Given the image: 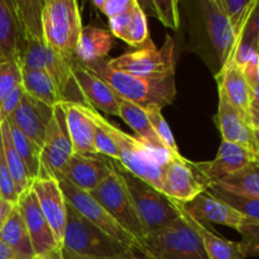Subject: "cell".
<instances>
[{"label":"cell","instance_id":"6da1fadb","mask_svg":"<svg viewBox=\"0 0 259 259\" xmlns=\"http://www.w3.org/2000/svg\"><path fill=\"white\" fill-rule=\"evenodd\" d=\"M19 27V56L22 70H43L51 76L60 94L61 103L88 105L67 62L52 52L45 40L42 29L40 0H13Z\"/></svg>","mask_w":259,"mask_h":259},{"label":"cell","instance_id":"7a4b0ae2","mask_svg":"<svg viewBox=\"0 0 259 259\" xmlns=\"http://www.w3.org/2000/svg\"><path fill=\"white\" fill-rule=\"evenodd\" d=\"M81 63V62H80ZM86 70L103 78L123 100L131 101L146 110L149 106H164L172 104L176 98L175 76L162 78H146L123 71L111 70L105 60L81 63Z\"/></svg>","mask_w":259,"mask_h":259},{"label":"cell","instance_id":"3957f363","mask_svg":"<svg viewBox=\"0 0 259 259\" xmlns=\"http://www.w3.org/2000/svg\"><path fill=\"white\" fill-rule=\"evenodd\" d=\"M81 108L94 123L111 137L119 152V163L126 171L162 192V166L167 159L162 158L158 153L148 148L137 137L129 136L114 125L91 106L81 105Z\"/></svg>","mask_w":259,"mask_h":259},{"label":"cell","instance_id":"277c9868","mask_svg":"<svg viewBox=\"0 0 259 259\" xmlns=\"http://www.w3.org/2000/svg\"><path fill=\"white\" fill-rule=\"evenodd\" d=\"M111 162L125 184L147 235L171 227L181 218L176 201L126 171L118 161L111 159Z\"/></svg>","mask_w":259,"mask_h":259},{"label":"cell","instance_id":"5b68a950","mask_svg":"<svg viewBox=\"0 0 259 259\" xmlns=\"http://www.w3.org/2000/svg\"><path fill=\"white\" fill-rule=\"evenodd\" d=\"M42 29L45 40L53 53L67 62L75 60L80 38V8L76 0H46L42 7Z\"/></svg>","mask_w":259,"mask_h":259},{"label":"cell","instance_id":"8992f818","mask_svg":"<svg viewBox=\"0 0 259 259\" xmlns=\"http://www.w3.org/2000/svg\"><path fill=\"white\" fill-rule=\"evenodd\" d=\"M139 252L147 259H207L201 239L182 217L171 227L147 235Z\"/></svg>","mask_w":259,"mask_h":259},{"label":"cell","instance_id":"52a82bcc","mask_svg":"<svg viewBox=\"0 0 259 259\" xmlns=\"http://www.w3.org/2000/svg\"><path fill=\"white\" fill-rule=\"evenodd\" d=\"M106 62L111 70L123 71L139 77L162 78L175 76L176 58L174 38L166 34L161 48H157L151 39L144 47L119 57L109 58Z\"/></svg>","mask_w":259,"mask_h":259},{"label":"cell","instance_id":"ba28073f","mask_svg":"<svg viewBox=\"0 0 259 259\" xmlns=\"http://www.w3.org/2000/svg\"><path fill=\"white\" fill-rule=\"evenodd\" d=\"M62 244L71 252L94 257H111L131 250L91 224L68 202Z\"/></svg>","mask_w":259,"mask_h":259},{"label":"cell","instance_id":"9c48e42d","mask_svg":"<svg viewBox=\"0 0 259 259\" xmlns=\"http://www.w3.org/2000/svg\"><path fill=\"white\" fill-rule=\"evenodd\" d=\"M196 5L199 8L197 14L200 15L205 45L211 50V66L215 68V75H218L233 61L237 39L218 0H201Z\"/></svg>","mask_w":259,"mask_h":259},{"label":"cell","instance_id":"30bf717a","mask_svg":"<svg viewBox=\"0 0 259 259\" xmlns=\"http://www.w3.org/2000/svg\"><path fill=\"white\" fill-rule=\"evenodd\" d=\"M89 194L115 219V222L125 232H128L139 243L141 248V243L143 242L147 234L125 184L114 167L110 176Z\"/></svg>","mask_w":259,"mask_h":259},{"label":"cell","instance_id":"8fae6325","mask_svg":"<svg viewBox=\"0 0 259 259\" xmlns=\"http://www.w3.org/2000/svg\"><path fill=\"white\" fill-rule=\"evenodd\" d=\"M211 186L199 162L185 157H169L162 166V194L180 204L194 200Z\"/></svg>","mask_w":259,"mask_h":259},{"label":"cell","instance_id":"7c38bea8","mask_svg":"<svg viewBox=\"0 0 259 259\" xmlns=\"http://www.w3.org/2000/svg\"><path fill=\"white\" fill-rule=\"evenodd\" d=\"M56 180L60 184L61 190H62L63 195H65L66 201L78 214L82 215L91 224L98 227L105 234H108L109 237L115 239L116 242H119L121 245L128 248V249L139 250V243L128 232H125L115 222V219L89 192L77 189L70 181H67V180L61 176H58Z\"/></svg>","mask_w":259,"mask_h":259},{"label":"cell","instance_id":"4fadbf2b","mask_svg":"<svg viewBox=\"0 0 259 259\" xmlns=\"http://www.w3.org/2000/svg\"><path fill=\"white\" fill-rule=\"evenodd\" d=\"M72 153V143L66 126L65 113L60 103L53 109V118L48 125L45 143L40 149L38 179H57Z\"/></svg>","mask_w":259,"mask_h":259},{"label":"cell","instance_id":"5bb4252c","mask_svg":"<svg viewBox=\"0 0 259 259\" xmlns=\"http://www.w3.org/2000/svg\"><path fill=\"white\" fill-rule=\"evenodd\" d=\"M17 206L25 223L35 257L63 259L61 243L56 239L47 219L43 215L37 196L32 189L19 196Z\"/></svg>","mask_w":259,"mask_h":259},{"label":"cell","instance_id":"9a60e30c","mask_svg":"<svg viewBox=\"0 0 259 259\" xmlns=\"http://www.w3.org/2000/svg\"><path fill=\"white\" fill-rule=\"evenodd\" d=\"M113 172L111 159L101 154L75 153L65 164L58 176L70 181L85 192L95 190ZM57 176V177H58Z\"/></svg>","mask_w":259,"mask_h":259},{"label":"cell","instance_id":"2e32d148","mask_svg":"<svg viewBox=\"0 0 259 259\" xmlns=\"http://www.w3.org/2000/svg\"><path fill=\"white\" fill-rule=\"evenodd\" d=\"M214 120L222 133L223 141L239 144L253 153H259L258 142L254 136V129L250 124L249 115L238 110L228 100L222 89H219V106Z\"/></svg>","mask_w":259,"mask_h":259},{"label":"cell","instance_id":"e0dca14e","mask_svg":"<svg viewBox=\"0 0 259 259\" xmlns=\"http://www.w3.org/2000/svg\"><path fill=\"white\" fill-rule=\"evenodd\" d=\"M181 206L192 219L201 224H220L235 229L237 232L247 219L238 210L215 197L209 191L197 195L191 201L181 204Z\"/></svg>","mask_w":259,"mask_h":259},{"label":"cell","instance_id":"ac0fdd59","mask_svg":"<svg viewBox=\"0 0 259 259\" xmlns=\"http://www.w3.org/2000/svg\"><path fill=\"white\" fill-rule=\"evenodd\" d=\"M53 109L24 93L22 103L8 120L14 123L24 136L42 149L47 128L53 118Z\"/></svg>","mask_w":259,"mask_h":259},{"label":"cell","instance_id":"d6986e66","mask_svg":"<svg viewBox=\"0 0 259 259\" xmlns=\"http://www.w3.org/2000/svg\"><path fill=\"white\" fill-rule=\"evenodd\" d=\"M30 189L37 196L43 215L47 219L56 239L62 244L67 218V202L60 184L56 179H35Z\"/></svg>","mask_w":259,"mask_h":259},{"label":"cell","instance_id":"ffe728a7","mask_svg":"<svg viewBox=\"0 0 259 259\" xmlns=\"http://www.w3.org/2000/svg\"><path fill=\"white\" fill-rule=\"evenodd\" d=\"M72 72L86 103L109 115L119 116V103L120 98L118 94L98 75L86 70L77 60L72 61Z\"/></svg>","mask_w":259,"mask_h":259},{"label":"cell","instance_id":"44dd1931","mask_svg":"<svg viewBox=\"0 0 259 259\" xmlns=\"http://www.w3.org/2000/svg\"><path fill=\"white\" fill-rule=\"evenodd\" d=\"M255 157L257 154L239 144L223 141L217 157L210 162H199V166L212 185L218 180L244 168L255 161Z\"/></svg>","mask_w":259,"mask_h":259},{"label":"cell","instance_id":"7402d4cb","mask_svg":"<svg viewBox=\"0 0 259 259\" xmlns=\"http://www.w3.org/2000/svg\"><path fill=\"white\" fill-rule=\"evenodd\" d=\"M109 27L111 34L133 47L142 48L151 40L146 12L138 0L132 9L109 18Z\"/></svg>","mask_w":259,"mask_h":259},{"label":"cell","instance_id":"603a6c76","mask_svg":"<svg viewBox=\"0 0 259 259\" xmlns=\"http://www.w3.org/2000/svg\"><path fill=\"white\" fill-rule=\"evenodd\" d=\"M177 207L180 210L181 217L189 223L190 227L197 233V235L201 239L202 245H204L205 253H206L207 259H245L247 258V249L242 242H233L225 238L219 237L215 234L217 232L207 228L206 225L196 222L192 219L184 209L181 204L176 202Z\"/></svg>","mask_w":259,"mask_h":259},{"label":"cell","instance_id":"cb8c5ba5","mask_svg":"<svg viewBox=\"0 0 259 259\" xmlns=\"http://www.w3.org/2000/svg\"><path fill=\"white\" fill-rule=\"evenodd\" d=\"M66 119L68 136L75 153L98 154L94 147L95 124L90 116L86 115L81 104L61 103Z\"/></svg>","mask_w":259,"mask_h":259},{"label":"cell","instance_id":"d4e9b609","mask_svg":"<svg viewBox=\"0 0 259 259\" xmlns=\"http://www.w3.org/2000/svg\"><path fill=\"white\" fill-rule=\"evenodd\" d=\"M215 78L218 81V88L224 91L228 100L238 110L249 115L250 106L253 103V94L244 71L232 62L225 66L218 75H215Z\"/></svg>","mask_w":259,"mask_h":259},{"label":"cell","instance_id":"484cf974","mask_svg":"<svg viewBox=\"0 0 259 259\" xmlns=\"http://www.w3.org/2000/svg\"><path fill=\"white\" fill-rule=\"evenodd\" d=\"M119 116L136 132L137 138L142 143L146 144L148 148H151L152 151L158 153L164 159H168L169 157H172L166 151L163 144L161 143L158 137L154 133L144 109L136 105V104L131 103V101L123 100L120 98V103H119Z\"/></svg>","mask_w":259,"mask_h":259},{"label":"cell","instance_id":"4316f807","mask_svg":"<svg viewBox=\"0 0 259 259\" xmlns=\"http://www.w3.org/2000/svg\"><path fill=\"white\" fill-rule=\"evenodd\" d=\"M113 46V35L110 32L101 28L82 27L75 58L81 63L95 62L105 60Z\"/></svg>","mask_w":259,"mask_h":259},{"label":"cell","instance_id":"83f0119b","mask_svg":"<svg viewBox=\"0 0 259 259\" xmlns=\"http://www.w3.org/2000/svg\"><path fill=\"white\" fill-rule=\"evenodd\" d=\"M19 27L13 0H0V63L18 61Z\"/></svg>","mask_w":259,"mask_h":259},{"label":"cell","instance_id":"f1b7e54d","mask_svg":"<svg viewBox=\"0 0 259 259\" xmlns=\"http://www.w3.org/2000/svg\"><path fill=\"white\" fill-rule=\"evenodd\" d=\"M0 239L14 252L18 259L35 258L29 233L18 206L14 207L4 227L0 230Z\"/></svg>","mask_w":259,"mask_h":259},{"label":"cell","instance_id":"f546056e","mask_svg":"<svg viewBox=\"0 0 259 259\" xmlns=\"http://www.w3.org/2000/svg\"><path fill=\"white\" fill-rule=\"evenodd\" d=\"M212 185L239 196L259 199V163L257 161L252 162L244 168L218 180Z\"/></svg>","mask_w":259,"mask_h":259},{"label":"cell","instance_id":"4dcf8cb0","mask_svg":"<svg viewBox=\"0 0 259 259\" xmlns=\"http://www.w3.org/2000/svg\"><path fill=\"white\" fill-rule=\"evenodd\" d=\"M22 86L32 98L55 108L61 103L55 82L43 70H22Z\"/></svg>","mask_w":259,"mask_h":259},{"label":"cell","instance_id":"1f68e13d","mask_svg":"<svg viewBox=\"0 0 259 259\" xmlns=\"http://www.w3.org/2000/svg\"><path fill=\"white\" fill-rule=\"evenodd\" d=\"M0 136H2V143L3 149H4L5 159H7L8 167H9L13 180H14L18 195L20 196L23 192L30 189V186L33 184V180L30 179L29 172H28L24 162L20 158L14 144H13L12 134H10V128L9 124H8V120L0 124Z\"/></svg>","mask_w":259,"mask_h":259},{"label":"cell","instance_id":"d6a6232c","mask_svg":"<svg viewBox=\"0 0 259 259\" xmlns=\"http://www.w3.org/2000/svg\"><path fill=\"white\" fill-rule=\"evenodd\" d=\"M8 124H9L13 144H14L20 158L24 162L25 167L29 172L30 179L34 181L35 179H38V175H39L40 149L27 136H24L23 132L14 123L8 120Z\"/></svg>","mask_w":259,"mask_h":259},{"label":"cell","instance_id":"836d02e7","mask_svg":"<svg viewBox=\"0 0 259 259\" xmlns=\"http://www.w3.org/2000/svg\"><path fill=\"white\" fill-rule=\"evenodd\" d=\"M218 4L232 25L238 46L248 18L250 17V13L257 4V0H218Z\"/></svg>","mask_w":259,"mask_h":259},{"label":"cell","instance_id":"e575fe53","mask_svg":"<svg viewBox=\"0 0 259 259\" xmlns=\"http://www.w3.org/2000/svg\"><path fill=\"white\" fill-rule=\"evenodd\" d=\"M207 191H209L211 195H214L215 197H218V199L227 202V204L230 205L232 207H234L235 210H238V211H239L243 217L247 218V219L259 223V199L258 197L239 196V195L224 191V190L219 189V187L214 186V185H211V186L207 189Z\"/></svg>","mask_w":259,"mask_h":259},{"label":"cell","instance_id":"d590c367","mask_svg":"<svg viewBox=\"0 0 259 259\" xmlns=\"http://www.w3.org/2000/svg\"><path fill=\"white\" fill-rule=\"evenodd\" d=\"M142 9H149V12L161 20L164 27L172 30L180 28V4L176 0H149L138 2Z\"/></svg>","mask_w":259,"mask_h":259},{"label":"cell","instance_id":"8d00e7d4","mask_svg":"<svg viewBox=\"0 0 259 259\" xmlns=\"http://www.w3.org/2000/svg\"><path fill=\"white\" fill-rule=\"evenodd\" d=\"M162 109L158 106H149L146 109L147 116L149 119V123H151L152 128H153L154 133L158 137V139L161 141V143L163 144V147L166 148V151L171 154L172 157H180L179 148H177L176 141H175V137L172 134L171 128H169L168 123L164 119V116L161 113Z\"/></svg>","mask_w":259,"mask_h":259},{"label":"cell","instance_id":"74e56055","mask_svg":"<svg viewBox=\"0 0 259 259\" xmlns=\"http://www.w3.org/2000/svg\"><path fill=\"white\" fill-rule=\"evenodd\" d=\"M22 85V67L18 61L0 63V104Z\"/></svg>","mask_w":259,"mask_h":259},{"label":"cell","instance_id":"f35d334b","mask_svg":"<svg viewBox=\"0 0 259 259\" xmlns=\"http://www.w3.org/2000/svg\"><path fill=\"white\" fill-rule=\"evenodd\" d=\"M0 199L12 202V204H17L18 199H19L14 180H13L4 156L2 136H0Z\"/></svg>","mask_w":259,"mask_h":259},{"label":"cell","instance_id":"ab89813d","mask_svg":"<svg viewBox=\"0 0 259 259\" xmlns=\"http://www.w3.org/2000/svg\"><path fill=\"white\" fill-rule=\"evenodd\" d=\"M239 45L247 46V47L252 48V50L259 53V0H257L254 9L252 10L250 17L248 18V22L245 24L244 30H243L242 37L238 42V46Z\"/></svg>","mask_w":259,"mask_h":259},{"label":"cell","instance_id":"60d3db41","mask_svg":"<svg viewBox=\"0 0 259 259\" xmlns=\"http://www.w3.org/2000/svg\"><path fill=\"white\" fill-rule=\"evenodd\" d=\"M242 243L245 245L248 257H259V223L245 219L239 228Z\"/></svg>","mask_w":259,"mask_h":259},{"label":"cell","instance_id":"b9f144b4","mask_svg":"<svg viewBox=\"0 0 259 259\" xmlns=\"http://www.w3.org/2000/svg\"><path fill=\"white\" fill-rule=\"evenodd\" d=\"M94 147H95V151L98 154L119 162V152L115 143L111 139V137L98 124H95V132H94Z\"/></svg>","mask_w":259,"mask_h":259},{"label":"cell","instance_id":"7bdbcfd3","mask_svg":"<svg viewBox=\"0 0 259 259\" xmlns=\"http://www.w3.org/2000/svg\"><path fill=\"white\" fill-rule=\"evenodd\" d=\"M136 3L137 0H93V4L108 18L132 9Z\"/></svg>","mask_w":259,"mask_h":259},{"label":"cell","instance_id":"ee69618b","mask_svg":"<svg viewBox=\"0 0 259 259\" xmlns=\"http://www.w3.org/2000/svg\"><path fill=\"white\" fill-rule=\"evenodd\" d=\"M24 89L23 86H18L2 104H0V124L7 121L8 119L12 116V114L14 113L18 109V106L22 103L23 95H24Z\"/></svg>","mask_w":259,"mask_h":259},{"label":"cell","instance_id":"f6af8a7d","mask_svg":"<svg viewBox=\"0 0 259 259\" xmlns=\"http://www.w3.org/2000/svg\"><path fill=\"white\" fill-rule=\"evenodd\" d=\"M62 257L63 259H147V258H139L134 254V250H126V252L121 253V254L111 255V257H94V255H82L73 253L71 250L66 249L62 247Z\"/></svg>","mask_w":259,"mask_h":259},{"label":"cell","instance_id":"bcb514c9","mask_svg":"<svg viewBox=\"0 0 259 259\" xmlns=\"http://www.w3.org/2000/svg\"><path fill=\"white\" fill-rule=\"evenodd\" d=\"M15 206H17V204H12V202L9 201L0 200V230L4 227L5 222L8 220L9 215L12 214V211L14 210Z\"/></svg>","mask_w":259,"mask_h":259},{"label":"cell","instance_id":"7dc6e473","mask_svg":"<svg viewBox=\"0 0 259 259\" xmlns=\"http://www.w3.org/2000/svg\"><path fill=\"white\" fill-rule=\"evenodd\" d=\"M249 119L253 129H259V103L253 101L249 110Z\"/></svg>","mask_w":259,"mask_h":259},{"label":"cell","instance_id":"c3c4849f","mask_svg":"<svg viewBox=\"0 0 259 259\" xmlns=\"http://www.w3.org/2000/svg\"><path fill=\"white\" fill-rule=\"evenodd\" d=\"M0 259H18L12 249L0 239Z\"/></svg>","mask_w":259,"mask_h":259},{"label":"cell","instance_id":"681fc988","mask_svg":"<svg viewBox=\"0 0 259 259\" xmlns=\"http://www.w3.org/2000/svg\"><path fill=\"white\" fill-rule=\"evenodd\" d=\"M254 136H255V139H257V142L259 144V129H254Z\"/></svg>","mask_w":259,"mask_h":259},{"label":"cell","instance_id":"f907efd6","mask_svg":"<svg viewBox=\"0 0 259 259\" xmlns=\"http://www.w3.org/2000/svg\"><path fill=\"white\" fill-rule=\"evenodd\" d=\"M257 75H258V78H259V56H258V61H257Z\"/></svg>","mask_w":259,"mask_h":259},{"label":"cell","instance_id":"816d5d0a","mask_svg":"<svg viewBox=\"0 0 259 259\" xmlns=\"http://www.w3.org/2000/svg\"><path fill=\"white\" fill-rule=\"evenodd\" d=\"M34 259H51V258H46V257H35Z\"/></svg>","mask_w":259,"mask_h":259},{"label":"cell","instance_id":"f5cc1de1","mask_svg":"<svg viewBox=\"0 0 259 259\" xmlns=\"http://www.w3.org/2000/svg\"><path fill=\"white\" fill-rule=\"evenodd\" d=\"M255 161H257L259 163V154H257V157H255Z\"/></svg>","mask_w":259,"mask_h":259},{"label":"cell","instance_id":"db71d44e","mask_svg":"<svg viewBox=\"0 0 259 259\" xmlns=\"http://www.w3.org/2000/svg\"><path fill=\"white\" fill-rule=\"evenodd\" d=\"M258 148H259V144H258ZM259 154V153H258Z\"/></svg>","mask_w":259,"mask_h":259},{"label":"cell","instance_id":"11a10c76","mask_svg":"<svg viewBox=\"0 0 259 259\" xmlns=\"http://www.w3.org/2000/svg\"><path fill=\"white\" fill-rule=\"evenodd\" d=\"M0 200H2V199H0Z\"/></svg>","mask_w":259,"mask_h":259}]
</instances>
